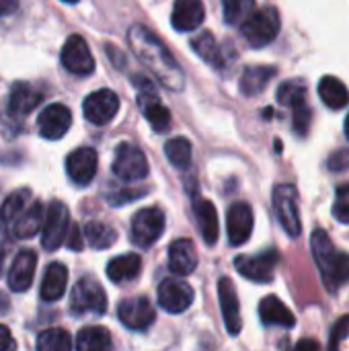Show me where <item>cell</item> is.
Listing matches in <instances>:
<instances>
[{"mask_svg":"<svg viewBox=\"0 0 349 351\" xmlns=\"http://www.w3.org/2000/svg\"><path fill=\"white\" fill-rule=\"evenodd\" d=\"M313 255L317 261V267L321 271V278L329 292H337L344 284L349 282V255L339 253L329 234L323 228H317L311 239Z\"/></svg>","mask_w":349,"mask_h":351,"instance_id":"7a4b0ae2","label":"cell"},{"mask_svg":"<svg viewBox=\"0 0 349 351\" xmlns=\"http://www.w3.org/2000/svg\"><path fill=\"white\" fill-rule=\"evenodd\" d=\"M62 2H68V4H76L78 0H62Z\"/></svg>","mask_w":349,"mask_h":351,"instance_id":"7dc6e473","label":"cell"},{"mask_svg":"<svg viewBox=\"0 0 349 351\" xmlns=\"http://www.w3.org/2000/svg\"><path fill=\"white\" fill-rule=\"evenodd\" d=\"M255 12V0H222V14L228 27H241Z\"/></svg>","mask_w":349,"mask_h":351,"instance_id":"836d02e7","label":"cell"},{"mask_svg":"<svg viewBox=\"0 0 349 351\" xmlns=\"http://www.w3.org/2000/svg\"><path fill=\"white\" fill-rule=\"evenodd\" d=\"M140 86V93H138V107L142 111V115L146 117V121L150 123V128L156 132V134H165L169 132L171 128V113L169 109L163 105L160 97L156 95V90L152 88V84L148 80H142V78H134Z\"/></svg>","mask_w":349,"mask_h":351,"instance_id":"30bf717a","label":"cell"},{"mask_svg":"<svg viewBox=\"0 0 349 351\" xmlns=\"http://www.w3.org/2000/svg\"><path fill=\"white\" fill-rule=\"evenodd\" d=\"M62 66L76 76H88L95 70V58L91 56V49L80 35H70L62 47Z\"/></svg>","mask_w":349,"mask_h":351,"instance_id":"5bb4252c","label":"cell"},{"mask_svg":"<svg viewBox=\"0 0 349 351\" xmlns=\"http://www.w3.org/2000/svg\"><path fill=\"white\" fill-rule=\"evenodd\" d=\"M197 267V253L191 241L179 239L169 247V269L175 276H189Z\"/></svg>","mask_w":349,"mask_h":351,"instance_id":"cb8c5ba5","label":"cell"},{"mask_svg":"<svg viewBox=\"0 0 349 351\" xmlns=\"http://www.w3.org/2000/svg\"><path fill=\"white\" fill-rule=\"evenodd\" d=\"M111 348V335L105 327H86L76 335V350L103 351Z\"/></svg>","mask_w":349,"mask_h":351,"instance_id":"1f68e13d","label":"cell"},{"mask_svg":"<svg viewBox=\"0 0 349 351\" xmlns=\"http://www.w3.org/2000/svg\"><path fill=\"white\" fill-rule=\"evenodd\" d=\"M43 220H45V216H43V204H41V202H35V204H33L31 208H27V212H23L21 218L14 222L12 232H14V237L21 239V241L33 239L37 232H41Z\"/></svg>","mask_w":349,"mask_h":351,"instance_id":"f546056e","label":"cell"},{"mask_svg":"<svg viewBox=\"0 0 349 351\" xmlns=\"http://www.w3.org/2000/svg\"><path fill=\"white\" fill-rule=\"evenodd\" d=\"M280 33V14L274 6H265L261 10H255L243 25H241V35L243 39L259 49L269 45Z\"/></svg>","mask_w":349,"mask_h":351,"instance_id":"277c9868","label":"cell"},{"mask_svg":"<svg viewBox=\"0 0 349 351\" xmlns=\"http://www.w3.org/2000/svg\"><path fill=\"white\" fill-rule=\"evenodd\" d=\"M72 339L66 329H47L37 337L39 351H68L72 350Z\"/></svg>","mask_w":349,"mask_h":351,"instance_id":"8d00e7d4","label":"cell"},{"mask_svg":"<svg viewBox=\"0 0 349 351\" xmlns=\"http://www.w3.org/2000/svg\"><path fill=\"white\" fill-rule=\"evenodd\" d=\"M165 154L169 158V162L181 171L189 169L191 165V142L187 138H171L167 144H165Z\"/></svg>","mask_w":349,"mask_h":351,"instance_id":"e575fe53","label":"cell"},{"mask_svg":"<svg viewBox=\"0 0 349 351\" xmlns=\"http://www.w3.org/2000/svg\"><path fill=\"white\" fill-rule=\"evenodd\" d=\"M274 212L286 234L290 239H298L302 232V224L298 212V191L294 185H278L274 189Z\"/></svg>","mask_w":349,"mask_h":351,"instance_id":"8992f818","label":"cell"},{"mask_svg":"<svg viewBox=\"0 0 349 351\" xmlns=\"http://www.w3.org/2000/svg\"><path fill=\"white\" fill-rule=\"evenodd\" d=\"M43 101V93H39L29 82H14L8 95V113L12 117L29 115Z\"/></svg>","mask_w":349,"mask_h":351,"instance_id":"603a6c76","label":"cell"},{"mask_svg":"<svg viewBox=\"0 0 349 351\" xmlns=\"http://www.w3.org/2000/svg\"><path fill=\"white\" fill-rule=\"evenodd\" d=\"M156 298H158V306L163 311H167L171 315H181L193 304L195 292L187 282L169 278V280L160 282Z\"/></svg>","mask_w":349,"mask_h":351,"instance_id":"7c38bea8","label":"cell"},{"mask_svg":"<svg viewBox=\"0 0 349 351\" xmlns=\"http://www.w3.org/2000/svg\"><path fill=\"white\" fill-rule=\"evenodd\" d=\"M278 263H280V255L276 249L259 251L253 257H237L234 259L239 274L255 284H269L274 280Z\"/></svg>","mask_w":349,"mask_h":351,"instance_id":"8fae6325","label":"cell"},{"mask_svg":"<svg viewBox=\"0 0 349 351\" xmlns=\"http://www.w3.org/2000/svg\"><path fill=\"white\" fill-rule=\"evenodd\" d=\"M117 317H119L123 327H128L132 331H146L154 323L156 313H154V308H152L148 298L136 296V298L123 300L117 306Z\"/></svg>","mask_w":349,"mask_h":351,"instance_id":"9a60e30c","label":"cell"},{"mask_svg":"<svg viewBox=\"0 0 349 351\" xmlns=\"http://www.w3.org/2000/svg\"><path fill=\"white\" fill-rule=\"evenodd\" d=\"M2 263H4V257H2V253H0V269H2Z\"/></svg>","mask_w":349,"mask_h":351,"instance_id":"c3c4849f","label":"cell"},{"mask_svg":"<svg viewBox=\"0 0 349 351\" xmlns=\"http://www.w3.org/2000/svg\"><path fill=\"white\" fill-rule=\"evenodd\" d=\"M84 239L88 241V245H91L93 249L103 251V249L113 247V243L117 241V232H115L109 224L93 220V222H88V224L84 226Z\"/></svg>","mask_w":349,"mask_h":351,"instance_id":"d6a6232c","label":"cell"},{"mask_svg":"<svg viewBox=\"0 0 349 351\" xmlns=\"http://www.w3.org/2000/svg\"><path fill=\"white\" fill-rule=\"evenodd\" d=\"M296 348H298V350H304V348H315V350H317V348H319V343H317V341H311V339H306V341H300Z\"/></svg>","mask_w":349,"mask_h":351,"instance_id":"f6af8a7d","label":"cell"},{"mask_svg":"<svg viewBox=\"0 0 349 351\" xmlns=\"http://www.w3.org/2000/svg\"><path fill=\"white\" fill-rule=\"evenodd\" d=\"M66 247L70 251H82V247H84V237H82V232H80V228L76 224L70 226V232L66 237Z\"/></svg>","mask_w":349,"mask_h":351,"instance_id":"b9f144b4","label":"cell"},{"mask_svg":"<svg viewBox=\"0 0 349 351\" xmlns=\"http://www.w3.org/2000/svg\"><path fill=\"white\" fill-rule=\"evenodd\" d=\"M16 348V343H14V339H12V335H10V331H8V327H4V325H0V351H10Z\"/></svg>","mask_w":349,"mask_h":351,"instance_id":"7bdbcfd3","label":"cell"},{"mask_svg":"<svg viewBox=\"0 0 349 351\" xmlns=\"http://www.w3.org/2000/svg\"><path fill=\"white\" fill-rule=\"evenodd\" d=\"M19 8V0H0V16H6Z\"/></svg>","mask_w":349,"mask_h":351,"instance_id":"ee69618b","label":"cell"},{"mask_svg":"<svg viewBox=\"0 0 349 351\" xmlns=\"http://www.w3.org/2000/svg\"><path fill=\"white\" fill-rule=\"evenodd\" d=\"M105 311H107V296H105V290L101 288V284L91 276L80 278L70 294V315L101 317V315H105Z\"/></svg>","mask_w":349,"mask_h":351,"instance_id":"3957f363","label":"cell"},{"mask_svg":"<svg viewBox=\"0 0 349 351\" xmlns=\"http://www.w3.org/2000/svg\"><path fill=\"white\" fill-rule=\"evenodd\" d=\"M39 134L45 140H60L72 125V113L62 103H51L39 113Z\"/></svg>","mask_w":349,"mask_h":351,"instance_id":"d6986e66","label":"cell"},{"mask_svg":"<svg viewBox=\"0 0 349 351\" xmlns=\"http://www.w3.org/2000/svg\"><path fill=\"white\" fill-rule=\"evenodd\" d=\"M278 103L292 109L294 132L298 136H306L313 119V111L306 103V88L300 80H288L278 90Z\"/></svg>","mask_w":349,"mask_h":351,"instance_id":"5b68a950","label":"cell"},{"mask_svg":"<svg viewBox=\"0 0 349 351\" xmlns=\"http://www.w3.org/2000/svg\"><path fill=\"white\" fill-rule=\"evenodd\" d=\"M191 47L208 66H212L216 70H224L230 62H234V51H230L228 45L218 43L216 37L210 31H204V33L195 35L191 39Z\"/></svg>","mask_w":349,"mask_h":351,"instance_id":"2e32d148","label":"cell"},{"mask_svg":"<svg viewBox=\"0 0 349 351\" xmlns=\"http://www.w3.org/2000/svg\"><path fill=\"white\" fill-rule=\"evenodd\" d=\"M146 195V189H140V191H134V189H123V191H117L113 195H109V202L113 206H125L130 204L132 199H138V197H144Z\"/></svg>","mask_w":349,"mask_h":351,"instance_id":"60d3db41","label":"cell"},{"mask_svg":"<svg viewBox=\"0 0 349 351\" xmlns=\"http://www.w3.org/2000/svg\"><path fill=\"white\" fill-rule=\"evenodd\" d=\"M319 97L321 101L329 107V109H344L349 101V90L348 86L335 78V76H325L319 82Z\"/></svg>","mask_w":349,"mask_h":351,"instance_id":"4dcf8cb0","label":"cell"},{"mask_svg":"<svg viewBox=\"0 0 349 351\" xmlns=\"http://www.w3.org/2000/svg\"><path fill=\"white\" fill-rule=\"evenodd\" d=\"M348 335H349V315L348 317H341V319L333 325L331 335H329V348H331V350H337V348L341 346V341H344V339H348Z\"/></svg>","mask_w":349,"mask_h":351,"instance_id":"f35d334b","label":"cell"},{"mask_svg":"<svg viewBox=\"0 0 349 351\" xmlns=\"http://www.w3.org/2000/svg\"><path fill=\"white\" fill-rule=\"evenodd\" d=\"M228 243L232 247H243L253 232V208L245 202H237L228 208L226 214Z\"/></svg>","mask_w":349,"mask_h":351,"instance_id":"ac0fdd59","label":"cell"},{"mask_svg":"<svg viewBox=\"0 0 349 351\" xmlns=\"http://www.w3.org/2000/svg\"><path fill=\"white\" fill-rule=\"evenodd\" d=\"M70 232V212L66 204L51 202L45 212L43 228H41V247L45 251H56L60 245L66 243V237Z\"/></svg>","mask_w":349,"mask_h":351,"instance_id":"ba28073f","label":"cell"},{"mask_svg":"<svg viewBox=\"0 0 349 351\" xmlns=\"http://www.w3.org/2000/svg\"><path fill=\"white\" fill-rule=\"evenodd\" d=\"M113 173L121 181H130V183L142 181L148 177V160L138 146H134L130 142H121L115 148Z\"/></svg>","mask_w":349,"mask_h":351,"instance_id":"9c48e42d","label":"cell"},{"mask_svg":"<svg viewBox=\"0 0 349 351\" xmlns=\"http://www.w3.org/2000/svg\"><path fill=\"white\" fill-rule=\"evenodd\" d=\"M333 216L337 222L349 224V183L337 187V199L333 206Z\"/></svg>","mask_w":349,"mask_h":351,"instance_id":"74e56055","label":"cell"},{"mask_svg":"<svg viewBox=\"0 0 349 351\" xmlns=\"http://www.w3.org/2000/svg\"><path fill=\"white\" fill-rule=\"evenodd\" d=\"M68 286V269L64 263H49L45 269V276L41 280L39 296L43 302H56L66 294Z\"/></svg>","mask_w":349,"mask_h":351,"instance_id":"4316f807","label":"cell"},{"mask_svg":"<svg viewBox=\"0 0 349 351\" xmlns=\"http://www.w3.org/2000/svg\"><path fill=\"white\" fill-rule=\"evenodd\" d=\"M165 232V214L160 208H144L132 218L130 239L140 249H150Z\"/></svg>","mask_w":349,"mask_h":351,"instance_id":"52a82bcc","label":"cell"},{"mask_svg":"<svg viewBox=\"0 0 349 351\" xmlns=\"http://www.w3.org/2000/svg\"><path fill=\"white\" fill-rule=\"evenodd\" d=\"M193 214L197 220V228L202 232V239L208 247H214L218 243V212L210 199H195Z\"/></svg>","mask_w":349,"mask_h":351,"instance_id":"484cf974","label":"cell"},{"mask_svg":"<svg viewBox=\"0 0 349 351\" xmlns=\"http://www.w3.org/2000/svg\"><path fill=\"white\" fill-rule=\"evenodd\" d=\"M206 19V8L202 0H175L173 12H171V23L175 31L187 33L195 31Z\"/></svg>","mask_w":349,"mask_h":351,"instance_id":"7402d4cb","label":"cell"},{"mask_svg":"<svg viewBox=\"0 0 349 351\" xmlns=\"http://www.w3.org/2000/svg\"><path fill=\"white\" fill-rule=\"evenodd\" d=\"M274 76H276V68L274 66H251L241 76V82H239L241 93L245 97H255V95H259L267 86V82Z\"/></svg>","mask_w":349,"mask_h":351,"instance_id":"f1b7e54d","label":"cell"},{"mask_svg":"<svg viewBox=\"0 0 349 351\" xmlns=\"http://www.w3.org/2000/svg\"><path fill=\"white\" fill-rule=\"evenodd\" d=\"M218 300H220L226 331H228V335L237 337L243 329V319H241V304H239L234 284L228 278H222L218 284Z\"/></svg>","mask_w":349,"mask_h":351,"instance_id":"ffe728a7","label":"cell"},{"mask_svg":"<svg viewBox=\"0 0 349 351\" xmlns=\"http://www.w3.org/2000/svg\"><path fill=\"white\" fill-rule=\"evenodd\" d=\"M35 267H37V255L29 249L19 251L8 271V288L16 294L27 292L33 284Z\"/></svg>","mask_w":349,"mask_h":351,"instance_id":"44dd1931","label":"cell"},{"mask_svg":"<svg viewBox=\"0 0 349 351\" xmlns=\"http://www.w3.org/2000/svg\"><path fill=\"white\" fill-rule=\"evenodd\" d=\"M128 41L136 58L156 76V80L169 90H181L185 84L183 70L165 43L142 25H132Z\"/></svg>","mask_w":349,"mask_h":351,"instance_id":"6da1fadb","label":"cell"},{"mask_svg":"<svg viewBox=\"0 0 349 351\" xmlns=\"http://www.w3.org/2000/svg\"><path fill=\"white\" fill-rule=\"evenodd\" d=\"M344 132H346V136L349 138V113H348V117H346V128H344Z\"/></svg>","mask_w":349,"mask_h":351,"instance_id":"bcb514c9","label":"cell"},{"mask_svg":"<svg viewBox=\"0 0 349 351\" xmlns=\"http://www.w3.org/2000/svg\"><path fill=\"white\" fill-rule=\"evenodd\" d=\"M119 111V99L113 90L101 88L91 93L82 103V113L93 125H107Z\"/></svg>","mask_w":349,"mask_h":351,"instance_id":"4fadbf2b","label":"cell"},{"mask_svg":"<svg viewBox=\"0 0 349 351\" xmlns=\"http://www.w3.org/2000/svg\"><path fill=\"white\" fill-rule=\"evenodd\" d=\"M259 319L265 327H282L292 329L296 325V319L292 311L278 298V296H265L259 302Z\"/></svg>","mask_w":349,"mask_h":351,"instance_id":"d4e9b609","label":"cell"},{"mask_svg":"<svg viewBox=\"0 0 349 351\" xmlns=\"http://www.w3.org/2000/svg\"><path fill=\"white\" fill-rule=\"evenodd\" d=\"M29 199H31V189L21 187V189L12 191V193L2 202V206H0V222L8 224V222L14 220L19 214H23Z\"/></svg>","mask_w":349,"mask_h":351,"instance_id":"d590c367","label":"cell"},{"mask_svg":"<svg viewBox=\"0 0 349 351\" xmlns=\"http://www.w3.org/2000/svg\"><path fill=\"white\" fill-rule=\"evenodd\" d=\"M97 165H99V158L93 148H76L66 158L68 179L76 187H86L97 175Z\"/></svg>","mask_w":349,"mask_h":351,"instance_id":"e0dca14e","label":"cell"},{"mask_svg":"<svg viewBox=\"0 0 349 351\" xmlns=\"http://www.w3.org/2000/svg\"><path fill=\"white\" fill-rule=\"evenodd\" d=\"M140 269H142L140 255L128 253V255H119L107 263V278L113 284H128L140 276Z\"/></svg>","mask_w":349,"mask_h":351,"instance_id":"83f0119b","label":"cell"},{"mask_svg":"<svg viewBox=\"0 0 349 351\" xmlns=\"http://www.w3.org/2000/svg\"><path fill=\"white\" fill-rule=\"evenodd\" d=\"M327 167L331 173H346L349 171V148L337 150L335 154H331V158L327 160Z\"/></svg>","mask_w":349,"mask_h":351,"instance_id":"ab89813d","label":"cell"}]
</instances>
